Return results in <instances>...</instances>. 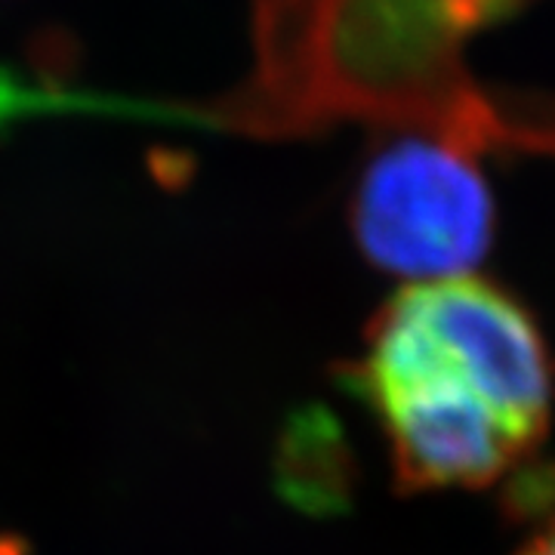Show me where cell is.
Masks as SVG:
<instances>
[{"label":"cell","instance_id":"1","mask_svg":"<svg viewBox=\"0 0 555 555\" xmlns=\"http://www.w3.org/2000/svg\"><path fill=\"white\" fill-rule=\"evenodd\" d=\"M525 0H250L254 68L217 100L137 102L133 118L259 139L318 137L343 120L414 130L469 152L555 158V93L476 78L469 47Z\"/></svg>","mask_w":555,"mask_h":555},{"label":"cell","instance_id":"2","mask_svg":"<svg viewBox=\"0 0 555 555\" xmlns=\"http://www.w3.org/2000/svg\"><path fill=\"white\" fill-rule=\"evenodd\" d=\"M346 386L371 408L404 491L518 478L555 423V358L534 312L478 275L386 299Z\"/></svg>","mask_w":555,"mask_h":555},{"label":"cell","instance_id":"3","mask_svg":"<svg viewBox=\"0 0 555 555\" xmlns=\"http://www.w3.org/2000/svg\"><path fill=\"white\" fill-rule=\"evenodd\" d=\"M349 225L361 254L408 284L476 275L494 244V192L476 152L392 130L358 170Z\"/></svg>","mask_w":555,"mask_h":555},{"label":"cell","instance_id":"4","mask_svg":"<svg viewBox=\"0 0 555 555\" xmlns=\"http://www.w3.org/2000/svg\"><path fill=\"white\" fill-rule=\"evenodd\" d=\"M516 555H555V503L546 509L543 525L521 543Z\"/></svg>","mask_w":555,"mask_h":555}]
</instances>
